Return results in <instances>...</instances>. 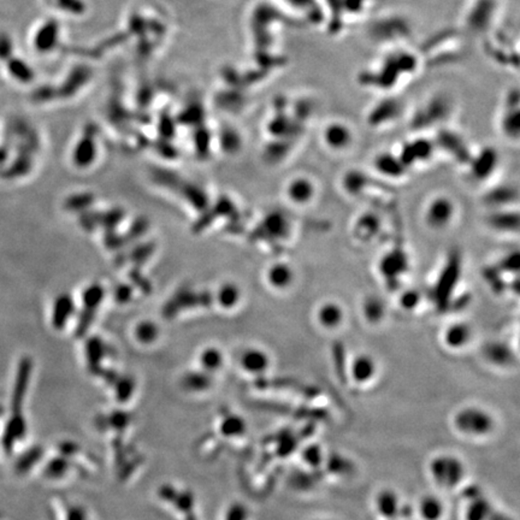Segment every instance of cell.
<instances>
[{
  "mask_svg": "<svg viewBox=\"0 0 520 520\" xmlns=\"http://www.w3.org/2000/svg\"><path fill=\"white\" fill-rule=\"evenodd\" d=\"M495 419L482 407L470 405L460 408L453 417V427L460 435L470 439H483L492 435Z\"/></svg>",
  "mask_w": 520,
  "mask_h": 520,
  "instance_id": "1",
  "label": "cell"
},
{
  "mask_svg": "<svg viewBox=\"0 0 520 520\" xmlns=\"http://www.w3.org/2000/svg\"><path fill=\"white\" fill-rule=\"evenodd\" d=\"M429 475L437 487L451 490L459 487L465 475L466 468L459 456L449 453L437 454L429 463Z\"/></svg>",
  "mask_w": 520,
  "mask_h": 520,
  "instance_id": "2",
  "label": "cell"
},
{
  "mask_svg": "<svg viewBox=\"0 0 520 520\" xmlns=\"http://www.w3.org/2000/svg\"><path fill=\"white\" fill-rule=\"evenodd\" d=\"M455 203L446 195H437L429 201L424 220L432 230H443L451 225L455 217Z\"/></svg>",
  "mask_w": 520,
  "mask_h": 520,
  "instance_id": "3",
  "label": "cell"
},
{
  "mask_svg": "<svg viewBox=\"0 0 520 520\" xmlns=\"http://www.w3.org/2000/svg\"><path fill=\"white\" fill-rule=\"evenodd\" d=\"M377 371L376 359L371 354L360 353L352 359L347 367V377L358 386H366L374 381Z\"/></svg>",
  "mask_w": 520,
  "mask_h": 520,
  "instance_id": "4",
  "label": "cell"
},
{
  "mask_svg": "<svg viewBox=\"0 0 520 520\" xmlns=\"http://www.w3.org/2000/svg\"><path fill=\"white\" fill-rule=\"evenodd\" d=\"M460 276V258L456 254H451V258L448 259V263L444 268H442V273L439 275V282L436 285V300L439 304H444L449 300L451 292L454 290L455 287L458 285Z\"/></svg>",
  "mask_w": 520,
  "mask_h": 520,
  "instance_id": "5",
  "label": "cell"
},
{
  "mask_svg": "<svg viewBox=\"0 0 520 520\" xmlns=\"http://www.w3.org/2000/svg\"><path fill=\"white\" fill-rule=\"evenodd\" d=\"M408 270V256L403 249H391L386 253L379 263V273L384 280L396 283L400 276Z\"/></svg>",
  "mask_w": 520,
  "mask_h": 520,
  "instance_id": "6",
  "label": "cell"
},
{
  "mask_svg": "<svg viewBox=\"0 0 520 520\" xmlns=\"http://www.w3.org/2000/svg\"><path fill=\"white\" fill-rule=\"evenodd\" d=\"M434 150L435 143L432 141L427 138H417L410 143H403L398 157L407 167H410L419 162H427L434 155Z\"/></svg>",
  "mask_w": 520,
  "mask_h": 520,
  "instance_id": "7",
  "label": "cell"
},
{
  "mask_svg": "<svg viewBox=\"0 0 520 520\" xmlns=\"http://www.w3.org/2000/svg\"><path fill=\"white\" fill-rule=\"evenodd\" d=\"M325 146L333 150H345L353 141V133L345 123L330 122L324 126L321 134Z\"/></svg>",
  "mask_w": 520,
  "mask_h": 520,
  "instance_id": "8",
  "label": "cell"
},
{
  "mask_svg": "<svg viewBox=\"0 0 520 520\" xmlns=\"http://www.w3.org/2000/svg\"><path fill=\"white\" fill-rule=\"evenodd\" d=\"M317 189L312 179L306 176H297L289 181L285 188V194L294 205L305 206L311 203L316 196Z\"/></svg>",
  "mask_w": 520,
  "mask_h": 520,
  "instance_id": "9",
  "label": "cell"
},
{
  "mask_svg": "<svg viewBox=\"0 0 520 520\" xmlns=\"http://www.w3.org/2000/svg\"><path fill=\"white\" fill-rule=\"evenodd\" d=\"M442 340L449 350H463L473 340V329L466 321H454L443 331Z\"/></svg>",
  "mask_w": 520,
  "mask_h": 520,
  "instance_id": "10",
  "label": "cell"
},
{
  "mask_svg": "<svg viewBox=\"0 0 520 520\" xmlns=\"http://www.w3.org/2000/svg\"><path fill=\"white\" fill-rule=\"evenodd\" d=\"M499 164V153L494 147H484L475 158L470 160L471 175L478 181H484L492 175Z\"/></svg>",
  "mask_w": 520,
  "mask_h": 520,
  "instance_id": "11",
  "label": "cell"
},
{
  "mask_svg": "<svg viewBox=\"0 0 520 520\" xmlns=\"http://www.w3.org/2000/svg\"><path fill=\"white\" fill-rule=\"evenodd\" d=\"M403 502L393 489H383L374 497V508L378 516L386 520H396L401 516Z\"/></svg>",
  "mask_w": 520,
  "mask_h": 520,
  "instance_id": "12",
  "label": "cell"
},
{
  "mask_svg": "<svg viewBox=\"0 0 520 520\" xmlns=\"http://www.w3.org/2000/svg\"><path fill=\"white\" fill-rule=\"evenodd\" d=\"M345 318L343 307L333 300L324 301L319 305L316 313L318 325L325 330L338 329L343 324Z\"/></svg>",
  "mask_w": 520,
  "mask_h": 520,
  "instance_id": "13",
  "label": "cell"
},
{
  "mask_svg": "<svg viewBox=\"0 0 520 520\" xmlns=\"http://www.w3.org/2000/svg\"><path fill=\"white\" fill-rule=\"evenodd\" d=\"M374 167L379 175L388 177V179H400L406 175L407 169H408L400 159L398 155H396L390 152L378 153L374 159Z\"/></svg>",
  "mask_w": 520,
  "mask_h": 520,
  "instance_id": "14",
  "label": "cell"
},
{
  "mask_svg": "<svg viewBox=\"0 0 520 520\" xmlns=\"http://www.w3.org/2000/svg\"><path fill=\"white\" fill-rule=\"evenodd\" d=\"M241 366L248 374L261 377L270 366V357L266 352L259 348L244 350L240 359Z\"/></svg>",
  "mask_w": 520,
  "mask_h": 520,
  "instance_id": "15",
  "label": "cell"
},
{
  "mask_svg": "<svg viewBox=\"0 0 520 520\" xmlns=\"http://www.w3.org/2000/svg\"><path fill=\"white\" fill-rule=\"evenodd\" d=\"M295 273L290 265L285 261H278L271 265L266 273L268 285L277 290H285L294 283Z\"/></svg>",
  "mask_w": 520,
  "mask_h": 520,
  "instance_id": "16",
  "label": "cell"
},
{
  "mask_svg": "<svg viewBox=\"0 0 520 520\" xmlns=\"http://www.w3.org/2000/svg\"><path fill=\"white\" fill-rule=\"evenodd\" d=\"M437 143L443 150L449 152L451 155L461 162H470L472 157L468 155V147L465 146L463 138L459 135L455 134L454 131L449 130H441L437 136Z\"/></svg>",
  "mask_w": 520,
  "mask_h": 520,
  "instance_id": "17",
  "label": "cell"
},
{
  "mask_svg": "<svg viewBox=\"0 0 520 520\" xmlns=\"http://www.w3.org/2000/svg\"><path fill=\"white\" fill-rule=\"evenodd\" d=\"M519 95L518 90H514V93L511 92V95H508L507 111L504 112L502 119V129L508 138H519Z\"/></svg>",
  "mask_w": 520,
  "mask_h": 520,
  "instance_id": "18",
  "label": "cell"
},
{
  "mask_svg": "<svg viewBox=\"0 0 520 520\" xmlns=\"http://www.w3.org/2000/svg\"><path fill=\"white\" fill-rule=\"evenodd\" d=\"M484 359L489 364L499 367H509L516 362L512 350L504 342H490L483 350Z\"/></svg>",
  "mask_w": 520,
  "mask_h": 520,
  "instance_id": "19",
  "label": "cell"
},
{
  "mask_svg": "<svg viewBox=\"0 0 520 520\" xmlns=\"http://www.w3.org/2000/svg\"><path fill=\"white\" fill-rule=\"evenodd\" d=\"M210 302H211V295L208 292H201L199 295H195L189 292H182L177 294L175 297H172V300L167 304L164 312L167 316H172L183 307L195 305L208 306L210 305Z\"/></svg>",
  "mask_w": 520,
  "mask_h": 520,
  "instance_id": "20",
  "label": "cell"
},
{
  "mask_svg": "<svg viewBox=\"0 0 520 520\" xmlns=\"http://www.w3.org/2000/svg\"><path fill=\"white\" fill-rule=\"evenodd\" d=\"M265 235L270 236L271 239H285L290 232V223L285 218V215L280 212H271L265 217L261 228H260Z\"/></svg>",
  "mask_w": 520,
  "mask_h": 520,
  "instance_id": "21",
  "label": "cell"
},
{
  "mask_svg": "<svg viewBox=\"0 0 520 520\" xmlns=\"http://www.w3.org/2000/svg\"><path fill=\"white\" fill-rule=\"evenodd\" d=\"M417 512L422 520H441L446 513L442 499L434 494L422 496L417 504Z\"/></svg>",
  "mask_w": 520,
  "mask_h": 520,
  "instance_id": "22",
  "label": "cell"
},
{
  "mask_svg": "<svg viewBox=\"0 0 520 520\" xmlns=\"http://www.w3.org/2000/svg\"><path fill=\"white\" fill-rule=\"evenodd\" d=\"M97 157V145L93 135L85 134L73 148V160L78 167H90Z\"/></svg>",
  "mask_w": 520,
  "mask_h": 520,
  "instance_id": "23",
  "label": "cell"
},
{
  "mask_svg": "<svg viewBox=\"0 0 520 520\" xmlns=\"http://www.w3.org/2000/svg\"><path fill=\"white\" fill-rule=\"evenodd\" d=\"M488 224L497 232L516 234L519 230V215L516 211H495L488 217Z\"/></svg>",
  "mask_w": 520,
  "mask_h": 520,
  "instance_id": "24",
  "label": "cell"
},
{
  "mask_svg": "<svg viewBox=\"0 0 520 520\" xmlns=\"http://www.w3.org/2000/svg\"><path fill=\"white\" fill-rule=\"evenodd\" d=\"M362 313L369 324H381L386 316V304L377 295H367L362 302Z\"/></svg>",
  "mask_w": 520,
  "mask_h": 520,
  "instance_id": "25",
  "label": "cell"
},
{
  "mask_svg": "<svg viewBox=\"0 0 520 520\" xmlns=\"http://www.w3.org/2000/svg\"><path fill=\"white\" fill-rule=\"evenodd\" d=\"M75 311V304L70 294H61L54 301L52 312L53 326L61 330L64 328L66 321L73 316Z\"/></svg>",
  "mask_w": 520,
  "mask_h": 520,
  "instance_id": "26",
  "label": "cell"
},
{
  "mask_svg": "<svg viewBox=\"0 0 520 520\" xmlns=\"http://www.w3.org/2000/svg\"><path fill=\"white\" fill-rule=\"evenodd\" d=\"M379 227H381V223H379L378 215L369 212L358 220L355 228H354V234L358 240L367 242L374 235H377Z\"/></svg>",
  "mask_w": 520,
  "mask_h": 520,
  "instance_id": "27",
  "label": "cell"
},
{
  "mask_svg": "<svg viewBox=\"0 0 520 520\" xmlns=\"http://www.w3.org/2000/svg\"><path fill=\"white\" fill-rule=\"evenodd\" d=\"M325 454L319 443H309L300 451V459L311 471H321L325 461Z\"/></svg>",
  "mask_w": 520,
  "mask_h": 520,
  "instance_id": "28",
  "label": "cell"
},
{
  "mask_svg": "<svg viewBox=\"0 0 520 520\" xmlns=\"http://www.w3.org/2000/svg\"><path fill=\"white\" fill-rule=\"evenodd\" d=\"M105 354H107V345L102 338H92L85 343V355L88 360V366L95 374L100 372V362L105 357Z\"/></svg>",
  "mask_w": 520,
  "mask_h": 520,
  "instance_id": "29",
  "label": "cell"
},
{
  "mask_svg": "<svg viewBox=\"0 0 520 520\" xmlns=\"http://www.w3.org/2000/svg\"><path fill=\"white\" fill-rule=\"evenodd\" d=\"M492 513V504L487 499L483 496H473L466 507L465 518L466 520H490Z\"/></svg>",
  "mask_w": 520,
  "mask_h": 520,
  "instance_id": "30",
  "label": "cell"
},
{
  "mask_svg": "<svg viewBox=\"0 0 520 520\" xmlns=\"http://www.w3.org/2000/svg\"><path fill=\"white\" fill-rule=\"evenodd\" d=\"M398 112H400V105L396 100H384L371 111L369 121L371 124H376L374 126H377L382 123L389 122L391 119H394Z\"/></svg>",
  "mask_w": 520,
  "mask_h": 520,
  "instance_id": "31",
  "label": "cell"
},
{
  "mask_svg": "<svg viewBox=\"0 0 520 520\" xmlns=\"http://www.w3.org/2000/svg\"><path fill=\"white\" fill-rule=\"evenodd\" d=\"M325 470L329 472L330 475H347L350 472H353L354 465L350 459H347L343 455L338 453H331L326 454L324 461Z\"/></svg>",
  "mask_w": 520,
  "mask_h": 520,
  "instance_id": "32",
  "label": "cell"
},
{
  "mask_svg": "<svg viewBox=\"0 0 520 520\" xmlns=\"http://www.w3.org/2000/svg\"><path fill=\"white\" fill-rule=\"evenodd\" d=\"M367 184H369V179L362 171H348L345 172L342 179V187L347 194H362L364 189L367 187Z\"/></svg>",
  "mask_w": 520,
  "mask_h": 520,
  "instance_id": "33",
  "label": "cell"
},
{
  "mask_svg": "<svg viewBox=\"0 0 520 520\" xmlns=\"http://www.w3.org/2000/svg\"><path fill=\"white\" fill-rule=\"evenodd\" d=\"M104 297H105V290L99 283L88 285L82 294L83 311L95 313L98 307L100 306L102 300H104Z\"/></svg>",
  "mask_w": 520,
  "mask_h": 520,
  "instance_id": "34",
  "label": "cell"
},
{
  "mask_svg": "<svg viewBox=\"0 0 520 520\" xmlns=\"http://www.w3.org/2000/svg\"><path fill=\"white\" fill-rule=\"evenodd\" d=\"M246 429H247L246 422H244V418H241L239 415H225L222 422H220V432L227 437L242 436L246 432Z\"/></svg>",
  "mask_w": 520,
  "mask_h": 520,
  "instance_id": "35",
  "label": "cell"
},
{
  "mask_svg": "<svg viewBox=\"0 0 520 520\" xmlns=\"http://www.w3.org/2000/svg\"><path fill=\"white\" fill-rule=\"evenodd\" d=\"M212 378L206 372H188L182 378V386L189 391H203L211 386Z\"/></svg>",
  "mask_w": 520,
  "mask_h": 520,
  "instance_id": "36",
  "label": "cell"
},
{
  "mask_svg": "<svg viewBox=\"0 0 520 520\" xmlns=\"http://www.w3.org/2000/svg\"><path fill=\"white\" fill-rule=\"evenodd\" d=\"M518 200V191L516 188L509 187V186H501L494 191H490L487 196L488 203L490 205H495L497 208L504 206L507 203H512L513 201Z\"/></svg>",
  "mask_w": 520,
  "mask_h": 520,
  "instance_id": "37",
  "label": "cell"
},
{
  "mask_svg": "<svg viewBox=\"0 0 520 520\" xmlns=\"http://www.w3.org/2000/svg\"><path fill=\"white\" fill-rule=\"evenodd\" d=\"M241 292L234 283H225L220 287L217 294V300L224 309H232L240 301Z\"/></svg>",
  "mask_w": 520,
  "mask_h": 520,
  "instance_id": "38",
  "label": "cell"
},
{
  "mask_svg": "<svg viewBox=\"0 0 520 520\" xmlns=\"http://www.w3.org/2000/svg\"><path fill=\"white\" fill-rule=\"evenodd\" d=\"M6 65H8V73L13 78H16L17 81H32V73L30 66L25 64L22 59L16 57L8 58Z\"/></svg>",
  "mask_w": 520,
  "mask_h": 520,
  "instance_id": "39",
  "label": "cell"
},
{
  "mask_svg": "<svg viewBox=\"0 0 520 520\" xmlns=\"http://www.w3.org/2000/svg\"><path fill=\"white\" fill-rule=\"evenodd\" d=\"M333 362L338 379L341 382H345V379H348V377H347V367H348V365L345 362V348H343L341 342H335L333 345Z\"/></svg>",
  "mask_w": 520,
  "mask_h": 520,
  "instance_id": "40",
  "label": "cell"
},
{
  "mask_svg": "<svg viewBox=\"0 0 520 520\" xmlns=\"http://www.w3.org/2000/svg\"><path fill=\"white\" fill-rule=\"evenodd\" d=\"M158 326L150 321H141L135 329V336L141 343H152L158 338Z\"/></svg>",
  "mask_w": 520,
  "mask_h": 520,
  "instance_id": "41",
  "label": "cell"
},
{
  "mask_svg": "<svg viewBox=\"0 0 520 520\" xmlns=\"http://www.w3.org/2000/svg\"><path fill=\"white\" fill-rule=\"evenodd\" d=\"M316 471H295L290 477V485L297 490H307L312 489L313 485L317 482V478L314 477Z\"/></svg>",
  "mask_w": 520,
  "mask_h": 520,
  "instance_id": "42",
  "label": "cell"
},
{
  "mask_svg": "<svg viewBox=\"0 0 520 520\" xmlns=\"http://www.w3.org/2000/svg\"><path fill=\"white\" fill-rule=\"evenodd\" d=\"M183 194L186 196V199L194 205L195 208L198 210H203L208 206V196L203 193L199 187L193 186V184H187V186H183L182 188Z\"/></svg>",
  "mask_w": 520,
  "mask_h": 520,
  "instance_id": "43",
  "label": "cell"
},
{
  "mask_svg": "<svg viewBox=\"0 0 520 520\" xmlns=\"http://www.w3.org/2000/svg\"><path fill=\"white\" fill-rule=\"evenodd\" d=\"M200 362L206 371H215L223 364V355L217 348H208L200 355Z\"/></svg>",
  "mask_w": 520,
  "mask_h": 520,
  "instance_id": "44",
  "label": "cell"
},
{
  "mask_svg": "<svg viewBox=\"0 0 520 520\" xmlns=\"http://www.w3.org/2000/svg\"><path fill=\"white\" fill-rule=\"evenodd\" d=\"M130 420H131V417H130L129 413L123 412V410H116V412H112L109 417L102 418V424H104L105 427L123 430L129 425Z\"/></svg>",
  "mask_w": 520,
  "mask_h": 520,
  "instance_id": "45",
  "label": "cell"
},
{
  "mask_svg": "<svg viewBox=\"0 0 520 520\" xmlns=\"http://www.w3.org/2000/svg\"><path fill=\"white\" fill-rule=\"evenodd\" d=\"M114 390H116V396L121 403L128 401L130 396L134 391V381L130 377L116 378L114 381Z\"/></svg>",
  "mask_w": 520,
  "mask_h": 520,
  "instance_id": "46",
  "label": "cell"
},
{
  "mask_svg": "<svg viewBox=\"0 0 520 520\" xmlns=\"http://www.w3.org/2000/svg\"><path fill=\"white\" fill-rule=\"evenodd\" d=\"M422 301V295L417 289H408L403 290V294L400 295L398 302L403 311H415L418 307L419 304Z\"/></svg>",
  "mask_w": 520,
  "mask_h": 520,
  "instance_id": "47",
  "label": "cell"
},
{
  "mask_svg": "<svg viewBox=\"0 0 520 520\" xmlns=\"http://www.w3.org/2000/svg\"><path fill=\"white\" fill-rule=\"evenodd\" d=\"M70 461L63 459V458H56L53 459L47 466V475L53 478H57V477H61L65 475L66 471H69Z\"/></svg>",
  "mask_w": 520,
  "mask_h": 520,
  "instance_id": "48",
  "label": "cell"
},
{
  "mask_svg": "<svg viewBox=\"0 0 520 520\" xmlns=\"http://www.w3.org/2000/svg\"><path fill=\"white\" fill-rule=\"evenodd\" d=\"M222 145L224 150L228 152H234V150L240 148V136L235 133L234 130H224L222 134Z\"/></svg>",
  "mask_w": 520,
  "mask_h": 520,
  "instance_id": "49",
  "label": "cell"
},
{
  "mask_svg": "<svg viewBox=\"0 0 520 520\" xmlns=\"http://www.w3.org/2000/svg\"><path fill=\"white\" fill-rule=\"evenodd\" d=\"M13 39L6 32H0V61H8V58L13 57Z\"/></svg>",
  "mask_w": 520,
  "mask_h": 520,
  "instance_id": "50",
  "label": "cell"
},
{
  "mask_svg": "<svg viewBox=\"0 0 520 520\" xmlns=\"http://www.w3.org/2000/svg\"><path fill=\"white\" fill-rule=\"evenodd\" d=\"M248 509L244 504H232L228 509L225 520H247Z\"/></svg>",
  "mask_w": 520,
  "mask_h": 520,
  "instance_id": "51",
  "label": "cell"
},
{
  "mask_svg": "<svg viewBox=\"0 0 520 520\" xmlns=\"http://www.w3.org/2000/svg\"><path fill=\"white\" fill-rule=\"evenodd\" d=\"M500 268L501 270L516 273L518 268H519V254H518V252L511 253V254L504 256V259L501 260Z\"/></svg>",
  "mask_w": 520,
  "mask_h": 520,
  "instance_id": "52",
  "label": "cell"
},
{
  "mask_svg": "<svg viewBox=\"0 0 520 520\" xmlns=\"http://www.w3.org/2000/svg\"><path fill=\"white\" fill-rule=\"evenodd\" d=\"M90 199H92V196L88 194L75 195V196L68 200L66 208H71V210L85 208V206L90 205Z\"/></svg>",
  "mask_w": 520,
  "mask_h": 520,
  "instance_id": "53",
  "label": "cell"
},
{
  "mask_svg": "<svg viewBox=\"0 0 520 520\" xmlns=\"http://www.w3.org/2000/svg\"><path fill=\"white\" fill-rule=\"evenodd\" d=\"M131 295H133V290H131L129 285H119V287L114 290V299H116L118 302H122V304L128 302V301L131 299Z\"/></svg>",
  "mask_w": 520,
  "mask_h": 520,
  "instance_id": "54",
  "label": "cell"
},
{
  "mask_svg": "<svg viewBox=\"0 0 520 520\" xmlns=\"http://www.w3.org/2000/svg\"><path fill=\"white\" fill-rule=\"evenodd\" d=\"M122 218L123 212L121 210H112V211H109L106 213L105 217L102 218V220H105V222H102V223L105 224L106 227H114V225H117L121 222Z\"/></svg>",
  "mask_w": 520,
  "mask_h": 520,
  "instance_id": "55",
  "label": "cell"
},
{
  "mask_svg": "<svg viewBox=\"0 0 520 520\" xmlns=\"http://www.w3.org/2000/svg\"><path fill=\"white\" fill-rule=\"evenodd\" d=\"M208 140H210V136H208V133L206 130L201 129L200 131H198V134H196V146H198V148L201 152H205V150H208Z\"/></svg>",
  "mask_w": 520,
  "mask_h": 520,
  "instance_id": "56",
  "label": "cell"
},
{
  "mask_svg": "<svg viewBox=\"0 0 520 520\" xmlns=\"http://www.w3.org/2000/svg\"><path fill=\"white\" fill-rule=\"evenodd\" d=\"M66 520H85V509L80 506H71L68 509Z\"/></svg>",
  "mask_w": 520,
  "mask_h": 520,
  "instance_id": "57",
  "label": "cell"
},
{
  "mask_svg": "<svg viewBox=\"0 0 520 520\" xmlns=\"http://www.w3.org/2000/svg\"><path fill=\"white\" fill-rule=\"evenodd\" d=\"M319 520H329V519H319Z\"/></svg>",
  "mask_w": 520,
  "mask_h": 520,
  "instance_id": "58",
  "label": "cell"
}]
</instances>
